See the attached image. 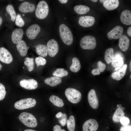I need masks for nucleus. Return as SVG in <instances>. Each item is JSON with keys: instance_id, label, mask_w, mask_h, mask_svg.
I'll use <instances>...</instances> for the list:
<instances>
[{"instance_id": "nucleus-18", "label": "nucleus", "mask_w": 131, "mask_h": 131, "mask_svg": "<svg viewBox=\"0 0 131 131\" xmlns=\"http://www.w3.org/2000/svg\"><path fill=\"white\" fill-rule=\"evenodd\" d=\"M130 41L128 37L125 34H123L119 38V46L121 49L125 52L128 49L130 44Z\"/></svg>"}, {"instance_id": "nucleus-14", "label": "nucleus", "mask_w": 131, "mask_h": 131, "mask_svg": "<svg viewBox=\"0 0 131 131\" xmlns=\"http://www.w3.org/2000/svg\"><path fill=\"white\" fill-rule=\"evenodd\" d=\"M95 22L94 17L91 16H84L80 17L79 18V24L83 27H88L92 26Z\"/></svg>"}, {"instance_id": "nucleus-5", "label": "nucleus", "mask_w": 131, "mask_h": 131, "mask_svg": "<svg viewBox=\"0 0 131 131\" xmlns=\"http://www.w3.org/2000/svg\"><path fill=\"white\" fill-rule=\"evenodd\" d=\"M80 44L81 47L83 49H93L96 46V41L94 37L86 35L81 39Z\"/></svg>"}, {"instance_id": "nucleus-2", "label": "nucleus", "mask_w": 131, "mask_h": 131, "mask_svg": "<svg viewBox=\"0 0 131 131\" xmlns=\"http://www.w3.org/2000/svg\"><path fill=\"white\" fill-rule=\"evenodd\" d=\"M19 118L23 124L27 127L34 128L37 125V122L36 118L31 113L22 112L20 114Z\"/></svg>"}, {"instance_id": "nucleus-37", "label": "nucleus", "mask_w": 131, "mask_h": 131, "mask_svg": "<svg viewBox=\"0 0 131 131\" xmlns=\"http://www.w3.org/2000/svg\"><path fill=\"white\" fill-rule=\"evenodd\" d=\"M59 120V122L63 126H65L66 123L67 117L66 114L65 113L63 114V116Z\"/></svg>"}, {"instance_id": "nucleus-12", "label": "nucleus", "mask_w": 131, "mask_h": 131, "mask_svg": "<svg viewBox=\"0 0 131 131\" xmlns=\"http://www.w3.org/2000/svg\"><path fill=\"white\" fill-rule=\"evenodd\" d=\"M123 28L121 26H116L107 34V36L109 40L118 39L122 36Z\"/></svg>"}, {"instance_id": "nucleus-30", "label": "nucleus", "mask_w": 131, "mask_h": 131, "mask_svg": "<svg viewBox=\"0 0 131 131\" xmlns=\"http://www.w3.org/2000/svg\"><path fill=\"white\" fill-rule=\"evenodd\" d=\"M24 64L28 68V71L31 72L34 69V59L33 58L27 57L25 59Z\"/></svg>"}, {"instance_id": "nucleus-31", "label": "nucleus", "mask_w": 131, "mask_h": 131, "mask_svg": "<svg viewBox=\"0 0 131 131\" xmlns=\"http://www.w3.org/2000/svg\"><path fill=\"white\" fill-rule=\"evenodd\" d=\"M66 124L68 129L69 131H74L75 123L74 116L71 115L66 121Z\"/></svg>"}, {"instance_id": "nucleus-48", "label": "nucleus", "mask_w": 131, "mask_h": 131, "mask_svg": "<svg viewBox=\"0 0 131 131\" xmlns=\"http://www.w3.org/2000/svg\"><path fill=\"white\" fill-rule=\"evenodd\" d=\"M131 61H130V64H129V68H130V72H131Z\"/></svg>"}, {"instance_id": "nucleus-3", "label": "nucleus", "mask_w": 131, "mask_h": 131, "mask_svg": "<svg viewBox=\"0 0 131 131\" xmlns=\"http://www.w3.org/2000/svg\"><path fill=\"white\" fill-rule=\"evenodd\" d=\"M49 12V8L47 2L41 0L38 3L35 11V15L38 18L43 19L47 16Z\"/></svg>"}, {"instance_id": "nucleus-42", "label": "nucleus", "mask_w": 131, "mask_h": 131, "mask_svg": "<svg viewBox=\"0 0 131 131\" xmlns=\"http://www.w3.org/2000/svg\"><path fill=\"white\" fill-rule=\"evenodd\" d=\"M92 74L94 75H98L100 73V72L97 68L93 69L91 71Z\"/></svg>"}, {"instance_id": "nucleus-47", "label": "nucleus", "mask_w": 131, "mask_h": 131, "mask_svg": "<svg viewBox=\"0 0 131 131\" xmlns=\"http://www.w3.org/2000/svg\"><path fill=\"white\" fill-rule=\"evenodd\" d=\"M24 131H36L34 130H33L32 129H26L24 130Z\"/></svg>"}, {"instance_id": "nucleus-41", "label": "nucleus", "mask_w": 131, "mask_h": 131, "mask_svg": "<svg viewBox=\"0 0 131 131\" xmlns=\"http://www.w3.org/2000/svg\"><path fill=\"white\" fill-rule=\"evenodd\" d=\"M53 130V131H66L64 129H61V126L58 125H56L54 126Z\"/></svg>"}, {"instance_id": "nucleus-23", "label": "nucleus", "mask_w": 131, "mask_h": 131, "mask_svg": "<svg viewBox=\"0 0 131 131\" xmlns=\"http://www.w3.org/2000/svg\"><path fill=\"white\" fill-rule=\"evenodd\" d=\"M125 109V108L121 106L117 108L112 117V120L114 123H118L120 122L121 118L124 116L125 113L123 112V110Z\"/></svg>"}, {"instance_id": "nucleus-53", "label": "nucleus", "mask_w": 131, "mask_h": 131, "mask_svg": "<svg viewBox=\"0 0 131 131\" xmlns=\"http://www.w3.org/2000/svg\"><path fill=\"white\" fill-rule=\"evenodd\" d=\"M131 75H130V78H131Z\"/></svg>"}, {"instance_id": "nucleus-38", "label": "nucleus", "mask_w": 131, "mask_h": 131, "mask_svg": "<svg viewBox=\"0 0 131 131\" xmlns=\"http://www.w3.org/2000/svg\"><path fill=\"white\" fill-rule=\"evenodd\" d=\"M97 65L98 68L100 72H103L105 71L106 66L104 63H103L101 61H99L97 62Z\"/></svg>"}, {"instance_id": "nucleus-35", "label": "nucleus", "mask_w": 131, "mask_h": 131, "mask_svg": "<svg viewBox=\"0 0 131 131\" xmlns=\"http://www.w3.org/2000/svg\"><path fill=\"white\" fill-rule=\"evenodd\" d=\"M35 61L38 67L40 66L44 65L47 62L46 59L40 56L36 57L35 59Z\"/></svg>"}, {"instance_id": "nucleus-10", "label": "nucleus", "mask_w": 131, "mask_h": 131, "mask_svg": "<svg viewBox=\"0 0 131 131\" xmlns=\"http://www.w3.org/2000/svg\"><path fill=\"white\" fill-rule=\"evenodd\" d=\"M0 60L6 64H9L13 60V57L11 53L4 47L0 48Z\"/></svg>"}, {"instance_id": "nucleus-46", "label": "nucleus", "mask_w": 131, "mask_h": 131, "mask_svg": "<svg viewBox=\"0 0 131 131\" xmlns=\"http://www.w3.org/2000/svg\"><path fill=\"white\" fill-rule=\"evenodd\" d=\"M3 21V19L2 17L0 16V26L1 25Z\"/></svg>"}, {"instance_id": "nucleus-27", "label": "nucleus", "mask_w": 131, "mask_h": 131, "mask_svg": "<svg viewBox=\"0 0 131 131\" xmlns=\"http://www.w3.org/2000/svg\"><path fill=\"white\" fill-rule=\"evenodd\" d=\"M81 68V65L79 59L76 57H74L72 60V64L70 67V69L73 72H78Z\"/></svg>"}, {"instance_id": "nucleus-22", "label": "nucleus", "mask_w": 131, "mask_h": 131, "mask_svg": "<svg viewBox=\"0 0 131 131\" xmlns=\"http://www.w3.org/2000/svg\"><path fill=\"white\" fill-rule=\"evenodd\" d=\"M17 49L20 55L22 57L25 56L27 54L28 47H27L25 42L22 40L17 44Z\"/></svg>"}, {"instance_id": "nucleus-45", "label": "nucleus", "mask_w": 131, "mask_h": 131, "mask_svg": "<svg viewBox=\"0 0 131 131\" xmlns=\"http://www.w3.org/2000/svg\"><path fill=\"white\" fill-rule=\"evenodd\" d=\"M59 1L62 4H65L66 3L67 1V0H59Z\"/></svg>"}, {"instance_id": "nucleus-1", "label": "nucleus", "mask_w": 131, "mask_h": 131, "mask_svg": "<svg viewBox=\"0 0 131 131\" xmlns=\"http://www.w3.org/2000/svg\"><path fill=\"white\" fill-rule=\"evenodd\" d=\"M59 32L62 40L66 44L71 45L73 41V34L68 27L64 24H61L59 27Z\"/></svg>"}, {"instance_id": "nucleus-28", "label": "nucleus", "mask_w": 131, "mask_h": 131, "mask_svg": "<svg viewBox=\"0 0 131 131\" xmlns=\"http://www.w3.org/2000/svg\"><path fill=\"white\" fill-rule=\"evenodd\" d=\"M74 9L77 14L80 15L86 14L89 11L90 9L89 7L81 5L75 6Z\"/></svg>"}, {"instance_id": "nucleus-43", "label": "nucleus", "mask_w": 131, "mask_h": 131, "mask_svg": "<svg viewBox=\"0 0 131 131\" xmlns=\"http://www.w3.org/2000/svg\"><path fill=\"white\" fill-rule=\"evenodd\" d=\"M63 114L61 112H59L57 113L56 115V117L57 118H59L63 116Z\"/></svg>"}, {"instance_id": "nucleus-40", "label": "nucleus", "mask_w": 131, "mask_h": 131, "mask_svg": "<svg viewBox=\"0 0 131 131\" xmlns=\"http://www.w3.org/2000/svg\"><path fill=\"white\" fill-rule=\"evenodd\" d=\"M120 131H131V126L130 125H123L120 129Z\"/></svg>"}, {"instance_id": "nucleus-55", "label": "nucleus", "mask_w": 131, "mask_h": 131, "mask_svg": "<svg viewBox=\"0 0 131 131\" xmlns=\"http://www.w3.org/2000/svg\"><path fill=\"white\" fill-rule=\"evenodd\" d=\"M23 68H24V67H23Z\"/></svg>"}, {"instance_id": "nucleus-6", "label": "nucleus", "mask_w": 131, "mask_h": 131, "mask_svg": "<svg viewBox=\"0 0 131 131\" xmlns=\"http://www.w3.org/2000/svg\"><path fill=\"white\" fill-rule=\"evenodd\" d=\"M36 100L34 98H29L19 100L15 103V107L18 110H23L34 106L36 104Z\"/></svg>"}, {"instance_id": "nucleus-11", "label": "nucleus", "mask_w": 131, "mask_h": 131, "mask_svg": "<svg viewBox=\"0 0 131 131\" xmlns=\"http://www.w3.org/2000/svg\"><path fill=\"white\" fill-rule=\"evenodd\" d=\"M22 87L28 90H33L36 89L38 86L37 82L33 79H23L19 82Z\"/></svg>"}, {"instance_id": "nucleus-4", "label": "nucleus", "mask_w": 131, "mask_h": 131, "mask_svg": "<svg viewBox=\"0 0 131 131\" xmlns=\"http://www.w3.org/2000/svg\"><path fill=\"white\" fill-rule=\"evenodd\" d=\"M65 94L68 100L73 104H76L81 100L82 95L80 92L78 90L72 88H67Z\"/></svg>"}, {"instance_id": "nucleus-44", "label": "nucleus", "mask_w": 131, "mask_h": 131, "mask_svg": "<svg viewBox=\"0 0 131 131\" xmlns=\"http://www.w3.org/2000/svg\"><path fill=\"white\" fill-rule=\"evenodd\" d=\"M127 33L128 35L130 37H131V26L129 27L127 29Z\"/></svg>"}, {"instance_id": "nucleus-16", "label": "nucleus", "mask_w": 131, "mask_h": 131, "mask_svg": "<svg viewBox=\"0 0 131 131\" xmlns=\"http://www.w3.org/2000/svg\"><path fill=\"white\" fill-rule=\"evenodd\" d=\"M24 31L21 28H16L12 31L11 39L13 42L17 44L22 40L24 34Z\"/></svg>"}, {"instance_id": "nucleus-9", "label": "nucleus", "mask_w": 131, "mask_h": 131, "mask_svg": "<svg viewBox=\"0 0 131 131\" xmlns=\"http://www.w3.org/2000/svg\"><path fill=\"white\" fill-rule=\"evenodd\" d=\"M41 30L40 26L38 24H33L30 26L27 29L26 34L27 38L30 40L35 39Z\"/></svg>"}, {"instance_id": "nucleus-29", "label": "nucleus", "mask_w": 131, "mask_h": 131, "mask_svg": "<svg viewBox=\"0 0 131 131\" xmlns=\"http://www.w3.org/2000/svg\"><path fill=\"white\" fill-rule=\"evenodd\" d=\"M49 100L53 104L57 107H61L64 105L63 100L56 95H51L49 98Z\"/></svg>"}, {"instance_id": "nucleus-34", "label": "nucleus", "mask_w": 131, "mask_h": 131, "mask_svg": "<svg viewBox=\"0 0 131 131\" xmlns=\"http://www.w3.org/2000/svg\"><path fill=\"white\" fill-rule=\"evenodd\" d=\"M15 21V24L17 26L22 27L24 25L25 21L19 14H18L17 15Z\"/></svg>"}, {"instance_id": "nucleus-20", "label": "nucleus", "mask_w": 131, "mask_h": 131, "mask_svg": "<svg viewBox=\"0 0 131 131\" xmlns=\"http://www.w3.org/2000/svg\"><path fill=\"white\" fill-rule=\"evenodd\" d=\"M115 57V59L111 62V65L113 67L115 68V70H116L123 66L124 62L123 58L119 54H116Z\"/></svg>"}, {"instance_id": "nucleus-25", "label": "nucleus", "mask_w": 131, "mask_h": 131, "mask_svg": "<svg viewBox=\"0 0 131 131\" xmlns=\"http://www.w3.org/2000/svg\"><path fill=\"white\" fill-rule=\"evenodd\" d=\"M114 51V49L112 48H108L106 50L105 53L104 59L107 64H109L115 60Z\"/></svg>"}, {"instance_id": "nucleus-26", "label": "nucleus", "mask_w": 131, "mask_h": 131, "mask_svg": "<svg viewBox=\"0 0 131 131\" xmlns=\"http://www.w3.org/2000/svg\"><path fill=\"white\" fill-rule=\"evenodd\" d=\"M37 54L40 56L45 57L47 55L48 51L47 46L44 44H39L36 47Z\"/></svg>"}, {"instance_id": "nucleus-33", "label": "nucleus", "mask_w": 131, "mask_h": 131, "mask_svg": "<svg viewBox=\"0 0 131 131\" xmlns=\"http://www.w3.org/2000/svg\"><path fill=\"white\" fill-rule=\"evenodd\" d=\"M68 74V71L63 68H58L52 74L54 76L62 77L67 76Z\"/></svg>"}, {"instance_id": "nucleus-21", "label": "nucleus", "mask_w": 131, "mask_h": 131, "mask_svg": "<svg viewBox=\"0 0 131 131\" xmlns=\"http://www.w3.org/2000/svg\"><path fill=\"white\" fill-rule=\"evenodd\" d=\"M119 1L118 0H106L103 3L104 7L107 10H112L118 6Z\"/></svg>"}, {"instance_id": "nucleus-13", "label": "nucleus", "mask_w": 131, "mask_h": 131, "mask_svg": "<svg viewBox=\"0 0 131 131\" xmlns=\"http://www.w3.org/2000/svg\"><path fill=\"white\" fill-rule=\"evenodd\" d=\"M98 127L97 121L94 119H90L86 121L82 125L83 131H96Z\"/></svg>"}, {"instance_id": "nucleus-52", "label": "nucleus", "mask_w": 131, "mask_h": 131, "mask_svg": "<svg viewBox=\"0 0 131 131\" xmlns=\"http://www.w3.org/2000/svg\"><path fill=\"white\" fill-rule=\"evenodd\" d=\"M2 68V65L0 63V71L1 70Z\"/></svg>"}, {"instance_id": "nucleus-54", "label": "nucleus", "mask_w": 131, "mask_h": 131, "mask_svg": "<svg viewBox=\"0 0 131 131\" xmlns=\"http://www.w3.org/2000/svg\"><path fill=\"white\" fill-rule=\"evenodd\" d=\"M19 0V1H23V0Z\"/></svg>"}, {"instance_id": "nucleus-19", "label": "nucleus", "mask_w": 131, "mask_h": 131, "mask_svg": "<svg viewBox=\"0 0 131 131\" xmlns=\"http://www.w3.org/2000/svg\"><path fill=\"white\" fill-rule=\"evenodd\" d=\"M121 22L126 25L131 24V12L128 10H124L120 16Z\"/></svg>"}, {"instance_id": "nucleus-17", "label": "nucleus", "mask_w": 131, "mask_h": 131, "mask_svg": "<svg viewBox=\"0 0 131 131\" xmlns=\"http://www.w3.org/2000/svg\"><path fill=\"white\" fill-rule=\"evenodd\" d=\"M127 67V65L124 64L117 71L112 73L111 75L112 78L117 81L121 80L125 74Z\"/></svg>"}, {"instance_id": "nucleus-7", "label": "nucleus", "mask_w": 131, "mask_h": 131, "mask_svg": "<svg viewBox=\"0 0 131 131\" xmlns=\"http://www.w3.org/2000/svg\"><path fill=\"white\" fill-rule=\"evenodd\" d=\"M46 46L49 55L51 57H54L58 50L59 47L57 42L54 39H51L48 41Z\"/></svg>"}, {"instance_id": "nucleus-51", "label": "nucleus", "mask_w": 131, "mask_h": 131, "mask_svg": "<svg viewBox=\"0 0 131 131\" xmlns=\"http://www.w3.org/2000/svg\"><path fill=\"white\" fill-rule=\"evenodd\" d=\"M121 106H122V105L120 104H119V105L118 104L117 105V106L118 108L121 107Z\"/></svg>"}, {"instance_id": "nucleus-15", "label": "nucleus", "mask_w": 131, "mask_h": 131, "mask_svg": "<svg viewBox=\"0 0 131 131\" xmlns=\"http://www.w3.org/2000/svg\"><path fill=\"white\" fill-rule=\"evenodd\" d=\"M35 7V5L33 3L25 1L20 4L18 9L20 12L23 13L32 12L34 11Z\"/></svg>"}, {"instance_id": "nucleus-39", "label": "nucleus", "mask_w": 131, "mask_h": 131, "mask_svg": "<svg viewBox=\"0 0 131 131\" xmlns=\"http://www.w3.org/2000/svg\"><path fill=\"white\" fill-rule=\"evenodd\" d=\"M123 125H126L129 124L130 122L129 119L127 117L123 116L121 117L120 121Z\"/></svg>"}, {"instance_id": "nucleus-36", "label": "nucleus", "mask_w": 131, "mask_h": 131, "mask_svg": "<svg viewBox=\"0 0 131 131\" xmlns=\"http://www.w3.org/2000/svg\"><path fill=\"white\" fill-rule=\"evenodd\" d=\"M6 94L5 88L4 85L0 83V101L4 98Z\"/></svg>"}, {"instance_id": "nucleus-8", "label": "nucleus", "mask_w": 131, "mask_h": 131, "mask_svg": "<svg viewBox=\"0 0 131 131\" xmlns=\"http://www.w3.org/2000/svg\"><path fill=\"white\" fill-rule=\"evenodd\" d=\"M88 100L90 107L93 109H97L99 105V102L95 91L93 89L90 90L88 94Z\"/></svg>"}, {"instance_id": "nucleus-50", "label": "nucleus", "mask_w": 131, "mask_h": 131, "mask_svg": "<svg viewBox=\"0 0 131 131\" xmlns=\"http://www.w3.org/2000/svg\"><path fill=\"white\" fill-rule=\"evenodd\" d=\"M90 1H93L94 2H97L98 0H90Z\"/></svg>"}, {"instance_id": "nucleus-32", "label": "nucleus", "mask_w": 131, "mask_h": 131, "mask_svg": "<svg viewBox=\"0 0 131 131\" xmlns=\"http://www.w3.org/2000/svg\"><path fill=\"white\" fill-rule=\"evenodd\" d=\"M6 9L7 13L10 16L11 20L14 22L15 20L16 14L13 5L11 4L8 5L6 6Z\"/></svg>"}, {"instance_id": "nucleus-49", "label": "nucleus", "mask_w": 131, "mask_h": 131, "mask_svg": "<svg viewBox=\"0 0 131 131\" xmlns=\"http://www.w3.org/2000/svg\"><path fill=\"white\" fill-rule=\"evenodd\" d=\"M100 2L101 3H103L104 2H105V0H100Z\"/></svg>"}, {"instance_id": "nucleus-24", "label": "nucleus", "mask_w": 131, "mask_h": 131, "mask_svg": "<svg viewBox=\"0 0 131 131\" xmlns=\"http://www.w3.org/2000/svg\"><path fill=\"white\" fill-rule=\"evenodd\" d=\"M45 83L51 87H55L60 84L62 82L61 78L53 76L46 79L44 81Z\"/></svg>"}]
</instances>
